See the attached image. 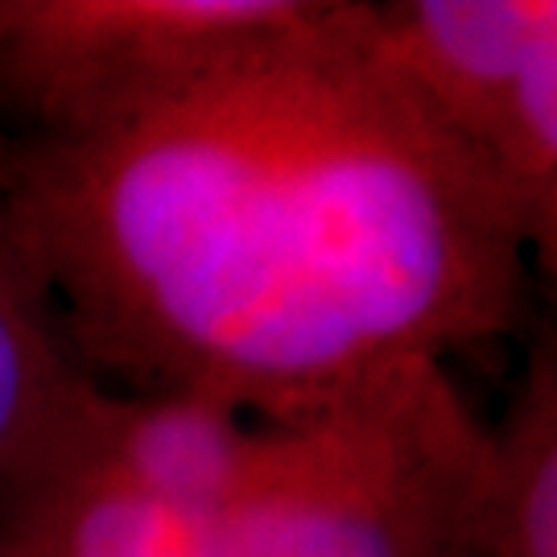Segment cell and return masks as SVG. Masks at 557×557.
Masks as SVG:
<instances>
[{
	"instance_id": "8992f818",
	"label": "cell",
	"mask_w": 557,
	"mask_h": 557,
	"mask_svg": "<svg viewBox=\"0 0 557 557\" xmlns=\"http://www.w3.org/2000/svg\"><path fill=\"white\" fill-rule=\"evenodd\" d=\"M9 557H220V517L161 499L66 446L0 479Z\"/></svg>"
},
{
	"instance_id": "277c9868",
	"label": "cell",
	"mask_w": 557,
	"mask_h": 557,
	"mask_svg": "<svg viewBox=\"0 0 557 557\" xmlns=\"http://www.w3.org/2000/svg\"><path fill=\"white\" fill-rule=\"evenodd\" d=\"M331 0H0V108L25 140L100 133L326 17Z\"/></svg>"
},
{
	"instance_id": "3957f363",
	"label": "cell",
	"mask_w": 557,
	"mask_h": 557,
	"mask_svg": "<svg viewBox=\"0 0 557 557\" xmlns=\"http://www.w3.org/2000/svg\"><path fill=\"white\" fill-rule=\"evenodd\" d=\"M359 34L368 54L475 170L529 257L554 264V0H363Z\"/></svg>"
},
{
	"instance_id": "6da1fadb",
	"label": "cell",
	"mask_w": 557,
	"mask_h": 557,
	"mask_svg": "<svg viewBox=\"0 0 557 557\" xmlns=\"http://www.w3.org/2000/svg\"><path fill=\"white\" fill-rule=\"evenodd\" d=\"M363 4L0 165L87 372L264 421L517 331L529 248L380 66Z\"/></svg>"
},
{
	"instance_id": "ba28073f",
	"label": "cell",
	"mask_w": 557,
	"mask_h": 557,
	"mask_svg": "<svg viewBox=\"0 0 557 557\" xmlns=\"http://www.w3.org/2000/svg\"><path fill=\"white\" fill-rule=\"evenodd\" d=\"M455 557H557V356L537 343L487 421V458Z\"/></svg>"
},
{
	"instance_id": "7a4b0ae2",
	"label": "cell",
	"mask_w": 557,
	"mask_h": 557,
	"mask_svg": "<svg viewBox=\"0 0 557 557\" xmlns=\"http://www.w3.org/2000/svg\"><path fill=\"white\" fill-rule=\"evenodd\" d=\"M487 421L446 363L418 359L294 421H273L220 557H455Z\"/></svg>"
},
{
	"instance_id": "52a82bcc",
	"label": "cell",
	"mask_w": 557,
	"mask_h": 557,
	"mask_svg": "<svg viewBox=\"0 0 557 557\" xmlns=\"http://www.w3.org/2000/svg\"><path fill=\"white\" fill-rule=\"evenodd\" d=\"M91 384L0 165V479L59 434Z\"/></svg>"
},
{
	"instance_id": "9c48e42d",
	"label": "cell",
	"mask_w": 557,
	"mask_h": 557,
	"mask_svg": "<svg viewBox=\"0 0 557 557\" xmlns=\"http://www.w3.org/2000/svg\"><path fill=\"white\" fill-rule=\"evenodd\" d=\"M0 557H9V554H4V549H0Z\"/></svg>"
},
{
	"instance_id": "5b68a950",
	"label": "cell",
	"mask_w": 557,
	"mask_h": 557,
	"mask_svg": "<svg viewBox=\"0 0 557 557\" xmlns=\"http://www.w3.org/2000/svg\"><path fill=\"white\" fill-rule=\"evenodd\" d=\"M269 430L273 421L252 418L211 393H137L96 380L50 442L100 462L153 496L223 520L257 471Z\"/></svg>"
}]
</instances>
